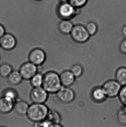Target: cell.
<instances>
[{
	"instance_id": "6da1fadb",
	"label": "cell",
	"mask_w": 126,
	"mask_h": 127,
	"mask_svg": "<svg viewBox=\"0 0 126 127\" xmlns=\"http://www.w3.org/2000/svg\"><path fill=\"white\" fill-rule=\"evenodd\" d=\"M62 87L60 75L53 71L47 72L44 74L42 87L48 93H56Z\"/></svg>"
},
{
	"instance_id": "7a4b0ae2",
	"label": "cell",
	"mask_w": 126,
	"mask_h": 127,
	"mask_svg": "<svg viewBox=\"0 0 126 127\" xmlns=\"http://www.w3.org/2000/svg\"><path fill=\"white\" fill-rule=\"evenodd\" d=\"M49 110L44 103H33L29 105L26 115L34 122L44 121L46 119Z\"/></svg>"
},
{
	"instance_id": "3957f363",
	"label": "cell",
	"mask_w": 126,
	"mask_h": 127,
	"mask_svg": "<svg viewBox=\"0 0 126 127\" xmlns=\"http://www.w3.org/2000/svg\"><path fill=\"white\" fill-rule=\"evenodd\" d=\"M66 1H61L56 9L57 15L63 19L70 20L77 16L78 10Z\"/></svg>"
},
{
	"instance_id": "277c9868",
	"label": "cell",
	"mask_w": 126,
	"mask_h": 127,
	"mask_svg": "<svg viewBox=\"0 0 126 127\" xmlns=\"http://www.w3.org/2000/svg\"><path fill=\"white\" fill-rule=\"evenodd\" d=\"M70 35L74 41L79 43L86 42L89 40L90 36L86 27L80 24L74 26Z\"/></svg>"
},
{
	"instance_id": "5b68a950",
	"label": "cell",
	"mask_w": 126,
	"mask_h": 127,
	"mask_svg": "<svg viewBox=\"0 0 126 127\" xmlns=\"http://www.w3.org/2000/svg\"><path fill=\"white\" fill-rule=\"evenodd\" d=\"M46 54L43 49L36 48L30 51L28 55V59L32 63L37 66L42 65L46 62Z\"/></svg>"
},
{
	"instance_id": "8992f818",
	"label": "cell",
	"mask_w": 126,
	"mask_h": 127,
	"mask_svg": "<svg viewBox=\"0 0 126 127\" xmlns=\"http://www.w3.org/2000/svg\"><path fill=\"white\" fill-rule=\"evenodd\" d=\"M38 66L29 61L21 64L19 71L23 80H30L38 72Z\"/></svg>"
},
{
	"instance_id": "52a82bcc",
	"label": "cell",
	"mask_w": 126,
	"mask_h": 127,
	"mask_svg": "<svg viewBox=\"0 0 126 127\" xmlns=\"http://www.w3.org/2000/svg\"><path fill=\"white\" fill-rule=\"evenodd\" d=\"M122 86L116 80H109L104 83L102 87L107 97H114L118 95Z\"/></svg>"
},
{
	"instance_id": "ba28073f",
	"label": "cell",
	"mask_w": 126,
	"mask_h": 127,
	"mask_svg": "<svg viewBox=\"0 0 126 127\" xmlns=\"http://www.w3.org/2000/svg\"><path fill=\"white\" fill-rule=\"evenodd\" d=\"M48 95L42 87H35L30 92V97L33 103H44L48 99Z\"/></svg>"
},
{
	"instance_id": "9c48e42d",
	"label": "cell",
	"mask_w": 126,
	"mask_h": 127,
	"mask_svg": "<svg viewBox=\"0 0 126 127\" xmlns=\"http://www.w3.org/2000/svg\"><path fill=\"white\" fill-rule=\"evenodd\" d=\"M0 48L4 50L10 51L14 50L17 44V39L12 34L6 32L0 38Z\"/></svg>"
},
{
	"instance_id": "30bf717a",
	"label": "cell",
	"mask_w": 126,
	"mask_h": 127,
	"mask_svg": "<svg viewBox=\"0 0 126 127\" xmlns=\"http://www.w3.org/2000/svg\"><path fill=\"white\" fill-rule=\"evenodd\" d=\"M56 94L58 98L63 103H70L75 97L74 93L72 89L63 86Z\"/></svg>"
},
{
	"instance_id": "8fae6325",
	"label": "cell",
	"mask_w": 126,
	"mask_h": 127,
	"mask_svg": "<svg viewBox=\"0 0 126 127\" xmlns=\"http://www.w3.org/2000/svg\"><path fill=\"white\" fill-rule=\"evenodd\" d=\"M60 77L62 86L66 87H69L73 85L76 78L70 70H66L61 72Z\"/></svg>"
},
{
	"instance_id": "7c38bea8",
	"label": "cell",
	"mask_w": 126,
	"mask_h": 127,
	"mask_svg": "<svg viewBox=\"0 0 126 127\" xmlns=\"http://www.w3.org/2000/svg\"><path fill=\"white\" fill-rule=\"evenodd\" d=\"M14 104L15 102L2 96L0 98V113H9L14 109Z\"/></svg>"
},
{
	"instance_id": "4fadbf2b",
	"label": "cell",
	"mask_w": 126,
	"mask_h": 127,
	"mask_svg": "<svg viewBox=\"0 0 126 127\" xmlns=\"http://www.w3.org/2000/svg\"><path fill=\"white\" fill-rule=\"evenodd\" d=\"M29 105L26 102L23 101H16L14 104V109L16 112L20 115H26Z\"/></svg>"
},
{
	"instance_id": "5bb4252c",
	"label": "cell",
	"mask_w": 126,
	"mask_h": 127,
	"mask_svg": "<svg viewBox=\"0 0 126 127\" xmlns=\"http://www.w3.org/2000/svg\"><path fill=\"white\" fill-rule=\"evenodd\" d=\"M8 83L13 86H18L21 83L23 79L19 71H13L7 77Z\"/></svg>"
},
{
	"instance_id": "9a60e30c",
	"label": "cell",
	"mask_w": 126,
	"mask_h": 127,
	"mask_svg": "<svg viewBox=\"0 0 126 127\" xmlns=\"http://www.w3.org/2000/svg\"><path fill=\"white\" fill-rule=\"evenodd\" d=\"M74 25L70 20L63 19L58 24V28L61 32L63 34L70 33Z\"/></svg>"
},
{
	"instance_id": "2e32d148",
	"label": "cell",
	"mask_w": 126,
	"mask_h": 127,
	"mask_svg": "<svg viewBox=\"0 0 126 127\" xmlns=\"http://www.w3.org/2000/svg\"><path fill=\"white\" fill-rule=\"evenodd\" d=\"M115 79L121 86L126 85V68L121 67L118 68L115 72Z\"/></svg>"
},
{
	"instance_id": "e0dca14e",
	"label": "cell",
	"mask_w": 126,
	"mask_h": 127,
	"mask_svg": "<svg viewBox=\"0 0 126 127\" xmlns=\"http://www.w3.org/2000/svg\"><path fill=\"white\" fill-rule=\"evenodd\" d=\"M92 96L95 100L100 102L103 101L107 95L103 87H97L92 90Z\"/></svg>"
},
{
	"instance_id": "ac0fdd59",
	"label": "cell",
	"mask_w": 126,
	"mask_h": 127,
	"mask_svg": "<svg viewBox=\"0 0 126 127\" xmlns=\"http://www.w3.org/2000/svg\"><path fill=\"white\" fill-rule=\"evenodd\" d=\"M43 79L44 74L38 72L30 80V85L33 88L42 87Z\"/></svg>"
},
{
	"instance_id": "d6986e66",
	"label": "cell",
	"mask_w": 126,
	"mask_h": 127,
	"mask_svg": "<svg viewBox=\"0 0 126 127\" xmlns=\"http://www.w3.org/2000/svg\"><path fill=\"white\" fill-rule=\"evenodd\" d=\"M2 96L15 103L17 100L18 95V92L12 88H7L4 90Z\"/></svg>"
},
{
	"instance_id": "ffe728a7",
	"label": "cell",
	"mask_w": 126,
	"mask_h": 127,
	"mask_svg": "<svg viewBox=\"0 0 126 127\" xmlns=\"http://www.w3.org/2000/svg\"><path fill=\"white\" fill-rule=\"evenodd\" d=\"M13 71V68L11 65L8 63L2 64L0 65V77L7 78Z\"/></svg>"
},
{
	"instance_id": "44dd1931",
	"label": "cell",
	"mask_w": 126,
	"mask_h": 127,
	"mask_svg": "<svg viewBox=\"0 0 126 127\" xmlns=\"http://www.w3.org/2000/svg\"><path fill=\"white\" fill-rule=\"evenodd\" d=\"M46 119L52 124H59L60 118L59 114L56 111L49 110Z\"/></svg>"
},
{
	"instance_id": "7402d4cb",
	"label": "cell",
	"mask_w": 126,
	"mask_h": 127,
	"mask_svg": "<svg viewBox=\"0 0 126 127\" xmlns=\"http://www.w3.org/2000/svg\"><path fill=\"white\" fill-rule=\"evenodd\" d=\"M70 71L76 78L80 77L83 72V69L81 65L76 64L72 66Z\"/></svg>"
},
{
	"instance_id": "603a6c76",
	"label": "cell",
	"mask_w": 126,
	"mask_h": 127,
	"mask_svg": "<svg viewBox=\"0 0 126 127\" xmlns=\"http://www.w3.org/2000/svg\"><path fill=\"white\" fill-rule=\"evenodd\" d=\"M86 28L90 36L96 34L98 30L97 24L94 22H90L86 26Z\"/></svg>"
},
{
	"instance_id": "cb8c5ba5",
	"label": "cell",
	"mask_w": 126,
	"mask_h": 127,
	"mask_svg": "<svg viewBox=\"0 0 126 127\" xmlns=\"http://www.w3.org/2000/svg\"><path fill=\"white\" fill-rule=\"evenodd\" d=\"M77 9H80L84 7L88 2V0H66Z\"/></svg>"
},
{
	"instance_id": "d4e9b609",
	"label": "cell",
	"mask_w": 126,
	"mask_h": 127,
	"mask_svg": "<svg viewBox=\"0 0 126 127\" xmlns=\"http://www.w3.org/2000/svg\"><path fill=\"white\" fill-rule=\"evenodd\" d=\"M118 121L123 125H126V106L120 110L117 114Z\"/></svg>"
},
{
	"instance_id": "484cf974",
	"label": "cell",
	"mask_w": 126,
	"mask_h": 127,
	"mask_svg": "<svg viewBox=\"0 0 126 127\" xmlns=\"http://www.w3.org/2000/svg\"><path fill=\"white\" fill-rule=\"evenodd\" d=\"M118 95L121 103L126 106V85L122 86Z\"/></svg>"
},
{
	"instance_id": "4316f807",
	"label": "cell",
	"mask_w": 126,
	"mask_h": 127,
	"mask_svg": "<svg viewBox=\"0 0 126 127\" xmlns=\"http://www.w3.org/2000/svg\"><path fill=\"white\" fill-rule=\"evenodd\" d=\"M52 124L45 119L44 121L35 122L33 127H50Z\"/></svg>"
},
{
	"instance_id": "83f0119b",
	"label": "cell",
	"mask_w": 126,
	"mask_h": 127,
	"mask_svg": "<svg viewBox=\"0 0 126 127\" xmlns=\"http://www.w3.org/2000/svg\"><path fill=\"white\" fill-rule=\"evenodd\" d=\"M120 49L123 53L126 54V38L122 41L120 44Z\"/></svg>"
},
{
	"instance_id": "f1b7e54d",
	"label": "cell",
	"mask_w": 126,
	"mask_h": 127,
	"mask_svg": "<svg viewBox=\"0 0 126 127\" xmlns=\"http://www.w3.org/2000/svg\"><path fill=\"white\" fill-rule=\"evenodd\" d=\"M5 28L1 24H0V38L6 33Z\"/></svg>"
},
{
	"instance_id": "f546056e",
	"label": "cell",
	"mask_w": 126,
	"mask_h": 127,
	"mask_svg": "<svg viewBox=\"0 0 126 127\" xmlns=\"http://www.w3.org/2000/svg\"><path fill=\"white\" fill-rule=\"evenodd\" d=\"M122 33L126 38V25L124 26L122 29Z\"/></svg>"
},
{
	"instance_id": "4dcf8cb0",
	"label": "cell",
	"mask_w": 126,
	"mask_h": 127,
	"mask_svg": "<svg viewBox=\"0 0 126 127\" xmlns=\"http://www.w3.org/2000/svg\"><path fill=\"white\" fill-rule=\"evenodd\" d=\"M50 127H63L61 125H59V124H52L50 125Z\"/></svg>"
},
{
	"instance_id": "1f68e13d",
	"label": "cell",
	"mask_w": 126,
	"mask_h": 127,
	"mask_svg": "<svg viewBox=\"0 0 126 127\" xmlns=\"http://www.w3.org/2000/svg\"><path fill=\"white\" fill-rule=\"evenodd\" d=\"M36 0V1H41V0Z\"/></svg>"
},
{
	"instance_id": "d6a6232c",
	"label": "cell",
	"mask_w": 126,
	"mask_h": 127,
	"mask_svg": "<svg viewBox=\"0 0 126 127\" xmlns=\"http://www.w3.org/2000/svg\"></svg>"
},
{
	"instance_id": "836d02e7",
	"label": "cell",
	"mask_w": 126,
	"mask_h": 127,
	"mask_svg": "<svg viewBox=\"0 0 126 127\" xmlns=\"http://www.w3.org/2000/svg\"></svg>"
}]
</instances>
